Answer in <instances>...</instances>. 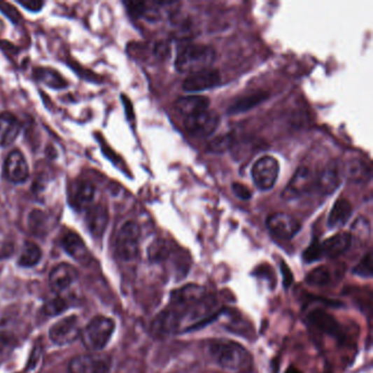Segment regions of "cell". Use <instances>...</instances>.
<instances>
[{
  "label": "cell",
  "mask_w": 373,
  "mask_h": 373,
  "mask_svg": "<svg viewBox=\"0 0 373 373\" xmlns=\"http://www.w3.org/2000/svg\"><path fill=\"white\" fill-rule=\"evenodd\" d=\"M219 312L218 301L203 286L188 283L171 293L170 301L153 323V331L180 334L201 328Z\"/></svg>",
  "instance_id": "1"
},
{
  "label": "cell",
  "mask_w": 373,
  "mask_h": 373,
  "mask_svg": "<svg viewBox=\"0 0 373 373\" xmlns=\"http://www.w3.org/2000/svg\"><path fill=\"white\" fill-rule=\"evenodd\" d=\"M213 360L225 370L248 372L253 366V356L244 346L230 339H216L208 345Z\"/></svg>",
  "instance_id": "2"
},
{
  "label": "cell",
  "mask_w": 373,
  "mask_h": 373,
  "mask_svg": "<svg viewBox=\"0 0 373 373\" xmlns=\"http://www.w3.org/2000/svg\"><path fill=\"white\" fill-rule=\"evenodd\" d=\"M216 58V50L207 44H188L181 48L176 58L178 73H193L211 68Z\"/></svg>",
  "instance_id": "3"
},
{
  "label": "cell",
  "mask_w": 373,
  "mask_h": 373,
  "mask_svg": "<svg viewBox=\"0 0 373 373\" xmlns=\"http://www.w3.org/2000/svg\"><path fill=\"white\" fill-rule=\"evenodd\" d=\"M114 331L115 323L112 318L95 316L81 331V341L88 351H99L108 345Z\"/></svg>",
  "instance_id": "4"
},
{
  "label": "cell",
  "mask_w": 373,
  "mask_h": 373,
  "mask_svg": "<svg viewBox=\"0 0 373 373\" xmlns=\"http://www.w3.org/2000/svg\"><path fill=\"white\" fill-rule=\"evenodd\" d=\"M141 228L135 221H127L122 225L116 237V254L122 261H133L139 253Z\"/></svg>",
  "instance_id": "5"
},
{
  "label": "cell",
  "mask_w": 373,
  "mask_h": 373,
  "mask_svg": "<svg viewBox=\"0 0 373 373\" xmlns=\"http://www.w3.org/2000/svg\"><path fill=\"white\" fill-rule=\"evenodd\" d=\"M220 125V116L215 111L208 110L188 116L184 120V127L188 135L196 138H207Z\"/></svg>",
  "instance_id": "6"
},
{
  "label": "cell",
  "mask_w": 373,
  "mask_h": 373,
  "mask_svg": "<svg viewBox=\"0 0 373 373\" xmlns=\"http://www.w3.org/2000/svg\"><path fill=\"white\" fill-rule=\"evenodd\" d=\"M279 163L272 155H264L254 163L252 178L256 188L268 190L274 188L279 178Z\"/></svg>",
  "instance_id": "7"
},
{
  "label": "cell",
  "mask_w": 373,
  "mask_h": 373,
  "mask_svg": "<svg viewBox=\"0 0 373 373\" xmlns=\"http://www.w3.org/2000/svg\"><path fill=\"white\" fill-rule=\"evenodd\" d=\"M112 360L102 353L76 356L68 366L69 373H108Z\"/></svg>",
  "instance_id": "8"
},
{
  "label": "cell",
  "mask_w": 373,
  "mask_h": 373,
  "mask_svg": "<svg viewBox=\"0 0 373 373\" xmlns=\"http://www.w3.org/2000/svg\"><path fill=\"white\" fill-rule=\"evenodd\" d=\"M266 227L275 238L290 240L301 230V223L289 213H275L268 217Z\"/></svg>",
  "instance_id": "9"
},
{
  "label": "cell",
  "mask_w": 373,
  "mask_h": 373,
  "mask_svg": "<svg viewBox=\"0 0 373 373\" xmlns=\"http://www.w3.org/2000/svg\"><path fill=\"white\" fill-rule=\"evenodd\" d=\"M80 322L76 316H67L58 321L50 328V341L58 346H65L77 341L80 336Z\"/></svg>",
  "instance_id": "10"
},
{
  "label": "cell",
  "mask_w": 373,
  "mask_h": 373,
  "mask_svg": "<svg viewBox=\"0 0 373 373\" xmlns=\"http://www.w3.org/2000/svg\"><path fill=\"white\" fill-rule=\"evenodd\" d=\"M343 180V167L338 160H332L316 176V186L322 195H331L339 188Z\"/></svg>",
  "instance_id": "11"
},
{
  "label": "cell",
  "mask_w": 373,
  "mask_h": 373,
  "mask_svg": "<svg viewBox=\"0 0 373 373\" xmlns=\"http://www.w3.org/2000/svg\"><path fill=\"white\" fill-rule=\"evenodd\" d=\"M316 183V176L308 167L301 166L293 174L287 188L283 190V198L286 201H293L300 197L312 188Z\"/></svg>",
  "instance_id": "12"
},
{
  "label": "cell",
  "mask_w": 373,
  "mask_h": 373,
  "mask_svg": "<svg viewBox=\"0 0 373 373\" xmlns=\"http://www.w3.org/2000/svg\"><path fill=\"white\" fill-rule=\"evenodd\" d=\"M220 81V73L211 67L188 75L183 81L182 87L186 92H199L215 88Z\"/></svg>",
  "instance_id": "13"
},
{
  "label": "cell",
  "mask_w": 373,
  "mask_h": 373,
  "mask_svg": "<svg viewBox=\"0 0 373 373\" xmlns=\"http://www.w3.org/2000/svg\"><path fill=\"white\" fill-rule=\"evenodd\" d=\"M3 176L9 182L21 184L30 176L28 163L21 151L13 150L8 155L3 164Z\"/></svg>",
  "instance_id": "14"
},
{
  "label": "cell",
  "mask_w": 373,
  "mask_h": 373,
  "mask_svg": "<svg viewBox=\"0 0 373 373\" xmlns=\"http://www.w3.org/2000/svg\"><path fill=\"white\" fill-rule=\"evenodd\" d=\"M62 246L67 252L68 255L83 266H89L92 262L90 251L85 246V241L78 236L77 233L68 232L62 240Z\"/></svg>",
  "instance_id": "15"
},
{
  "label": "cell",
  "mask_w": 373,
  "mask_h": 373,
  "mask_svg": "<svg viewBox=\"0 0 373 373\" xmlns=\"http://www.w3.org/2000/svg\"><path fill=\"white\" fill-rule=\"evenodd\" d=\"M69 203L76 211H87L95 196V188L88 181H78L69 190Z\"/></svg>",
  "instance_id": "16"
},
{
  "label": "cell",
  "mask_w": 373,
  "mask_h": 373,
  "mask_svg": "<svg viewBox=\"0 0 373 373\" xmlns=\"http://www.w3.org/2000/svg\"><path fill=\"white\" fill-rule=\"evenodd\" d=\"M77 269L69 264L56 265L50 274V286L52 290L59 293L69 288L78 279Z\"/></svg>",
  "instance_id": "17"
},
{
  "label": "cell",
  "mask_w": 373,
  "mask_h": 373,
  "mask_svg": "<svg viewBox=\"0 0 373 373\" xmlns=\"http://www.w3.org/2000/svg\"><path fill=\"white\" fill-rule=\"evenodd\" d=\"M353 242L351 233L339 232L320 243L322 258H335L349 251Z\"/></svg>",
  "instance_id": "18"
},
{
  "label": "cell",
  "mask_w": 373,
  "mask_h": 373,
  "mask_svg": "<svg viewBox=\"0 0 373 373\" xmlns=\"http://www.w3.org/2000/svg\"><path fill=\"white\" fill-rule=\"evenodd\" d=\"M21 131L18 118L11 113L0 114V147H8L15 143Z\"/></svg>",
  "instance_id": "19"
},
{
  "label": "cell",
  "mask_w": 373,
  "mask_h": 373,
  "mask_svg": "<svg viewBox=\"0 0 373 373\" xmlns=\"http://www.w3.org/2000/svg\"><path fill=\"white\" fill-rule=\"evenodd\" d=\"M87 227L94 238H101L108 225V217L106 208L102 205L90 206L85 216Z\"/></svg>",
  "instance_id": "20"
},
{
  "label": "cell",
  "mask_w": 373,
  "mask_h": 373,
  "mask_svg": "<svg viewBox=\"0 0 373 373\" xmlns=\"http://www.w3.org/2000/svg\"><path fill=\"white\" fill-rule=\"evenodd\" d=\"M269 98V93L267 91H252L246 94L241 95L234 102L229 106L228 114H240L246 113L252 108H256L262 103L265 102Z\"/></svg>",
  "instance_id": "21"
},
{
  "label": "cell",
  "mask_w": 373,
  "mask_h": 373,
  "mask_svg": "<svg viewBox=\"0 0 373 373\" xmlns=\"http://www.w3.org/2000/svg\"><path fill=\"white\" fill-rule=\"evenodd\" d=\"M209 104L211 101L204 95H186L176 100V108L180 114L188 118L208 110Z\"/></svg>",
  "instance_id": "22"
},
{
  "label": "cell",
  "mask_w": 373,
  "mask_h": 373,
  "mask_svg": "<svg viewBox=\"0 0 373 373\" xmlns=\"http://www.w3.org/2000/svg\"><path fill=\"white\" fill-rule=\"evenodd\" d=\"M125 5L129 13L136 18H143L150 22L160 20V7L162 6V1H131Z\"/></svg>",
  "instance_id": "23"
},
{
  "label": "cell",
  "mask_w": 373,
  "mask_h": 373,
  "mask_svg": "<svg viewBox=\"0 0 373 373\" xmlns=\"http://www.w3.org/2000/svg\"><path fill=\"white\" fill-rule=\"evenodd\" d=\"M312 325L318 328L320 331L328 334V335L335 336V337H342L343 334V328L338 323L335 318L331 314H326L324 311L316 310L314 312H311L309 316Z\"/></svg>",
  "instance_id": "24"
},
{
  "label": "cell",
  "mask_w": 373,
  "mask_h": 373,
  "mask_svg": "<svg viewBox=\"0 0 373 373\" xmlns=\"http://www.w3.org/2000/svg\"><path fill=\"white\" fill-rule=\"evenodd\" d=\"M353 213V206L346 198H339L332 207L331 213L328 215V225L330 229L343 227L351 218Z\"/></svg>",
  "instance_id": "25"
},
{
  "label": "cell",
  "mask_w": 373,
  "mask_h": 373,
  "mask_svg": "<svg viewBox=\"0 0 373 373\" xmlns=\"http://www.w3.org/2000/svg\"><path fill=\"white\" fill-rule=\"evenodd\" d=\"M347 176L353 183H366L371 178L370 167L363 160L355 159L347 167Z\"/></svg>",
  "instance_id": "26"
},
{
  "label": "cell",
  "mask_w": 373,
  "mask_h": 373,
  "mask_svg": "<svg viewBox=\"0 0 373 373\" xmlns=\"http://www.w3.org/2000/svg\"><path fill=\"white\" fill-rule=\"evenodd\" d=\"M42 258V251L36 243L25 242L21 251L18 264L21 267H33L38 265Z\"/></svg>",
  "instance_id": "27"
},
{
  "label": "cell",
  "mask_w": 373,
  "mask_h": 373,
  "mask_svg": "<svg viewBox=\"0 0 373 373\" xmlns=\"http://www.w3.org/2000/svg\"><path fill=\"white\" fill-rule=\"evenodd\" d=\"M170 246L164 240L155 241L148 248L149 260L153 263H161V262L166 261L170 256Z\"/></svg>",
  "instance_id": "28"
},
{
  "label": "cell",
  "mask_w": 373,
  "mask_h": 373,
  "mask_svg": "<svg viewBox=\"0 0 373 373\" xmlns=\"http://www.w3.org/2000/svg\"><path fill=\"white\" fill-rule=\"evenodd\" d=\"M233 143H234V138L232 134L220 135L208 143L207 150L213 153H223L230 150L233 147Z\"/></svg>",
  "instance_id": "29"
},
{
  "label": "cell",
  "mask_w": 373,
  "mask_h": 373,
  "mask_svg": "<svg viewBox=\"0 0 373 373\" xmlns=\"http://www.w3.org/2000/svg\"><path fill=\"white\" fill-rule=\"evenodd\" d=\"M331 281V273L326 266L314 268L307 275L306 281L311 286H325Z\"/></svg>",
  "instance_id": "30"
},
{
  "label": "cell",
  "mask_w": 373,
  "mask_h": 373,
  "mask_svg": "<svg viewBox=\"0 0 373 373\" xmlns=\"http://www.w3.org/2000/svg\"><path fill=\"white\" fill-rule=\"evenodd\" d=\"M68 302L63 297H55L50 299L43 306V314L48 316H57L63 314L64 311L67 310Z\"/></svg>",
  "instance_id": "31"
},
{
  "label": "cell",
  "mask_w": 373,
  "mask_h": 373,
  "mask_svg": "<svg viewBox=\"0 0 373 373\" xmlns=\"http://www.w3.org/2000/svg\"><path fill=\"white\" fill-rule=\"evenodd\" d=\"M353 273L355 275L365 277V279H371L372 276V254L368 252L366 255L363 256V260L353 267Z\"/></svg>",
  "instance_id": "32"
},
{
  "label": "cell",
  "mask_w": 373,
  "mask_h": 373,
  "mask_svg": "<svg viewBox=\"0 0 373 373\" xmlns=\"http://www.w3.org/2000/svg\"><path fill=\"white\" fill-rule=\"evenodd\" d=\"M38 80L43 81V83H46L53 88H62L64 87V80L63 78L60 77L56 71H38Z\"/></svg>",
  "instance_id": "33"
},
{
  "label": "cell",
  "mask_w": 373,
  "mask_h": 373,
  "mask_svg": "<svg viewBox=\"0 0 373 373\" xmlns=\"http://www.w3.org/2000/svg\"><path fill=\"white\" fill-rule=\"evenodd\" d=\"M322 258H323L321 254L320 242L318 240H314L304 251L303 260L306 263H314V262L320 261Z\"/></svg>",
  "instance_id": "34"
},
{
  "label": "cell",
  "mask_w": 373,
  "mask_h": 373,
  "mask_svg": "<svg viewBox=\"0 0 373 373\" xmlns=\"http://www.w3.org/2000/svg\"><path fill=\"white\" fill-rule=\"evenodd\" d=\"M231 188H232L233 194H234L237 197L240 198V199H243V201H248V199H251V197H252V192H251L250 188H248V186L244 185V184L236 182V183L232 184Z\"/></svg>",
  "instance_id": "35"
},
{
  "label": "cell",
  "mask_w": 373,
  "mask_h": 373,
  "mask_svg": "<svg viewBox=\"0 0 373 373\" xmlns=\"http://www.w3.org/2000/svg\"><path fill=\"white\" fill-rule=\"evenodd\" d=\"M13 243L6 239L5 237H0V260L9 258L13 253Z\"/></svg>",
  "instance_id": "36"
},
{
  "label": "cell",
  "mask_w": 373,
  "mask_h": 373,
  "mask_svg": "<svg viewBox=\"0 0 373 373\" xmlns=\"http://www.w3.org/2000/svg\"><path fill=\"white\" fill-rule=\"evenodd\" d=\"M281 274H283V287L286 289H288L293 281V273H291L290 268L288 267V265L285 262L281 261Z\"/></svg>",
  "instance_id": "37"
},
{
  "label": "cell",
  "mask_w": 373,
  "mask_h": 373,
  "mask_svg": "<svg viewBox=\"0 0 373 373\" xmlns=\"http://www.w3.org/2000/svg\"><path fill=\"white\" fill-rule=\"evenodd\" d=\"M18 3H20L22 7H24L25 9H28V10L30 11H34V13L40 11L41 9H42L43 6H44L43 1H34V0H28V1L20 0Z\"/></svg>",
  "instance_id": "38"
},
{
  "label": "cell",
  "mask_w": 373,
  "mask_h": 373,
  "mask_svg": "<svg viewBox=\"0 0 373 373\" xmlns=\"http://www.w3.org/2000/svg\"><path fill=\"white\" fill-rule=\"evenodd\" d=\"M285 373H303L300 369L297 368L296 366H290L287 368Z\"/></svg>",
  "instance_id": "39"
}]
</instances>
